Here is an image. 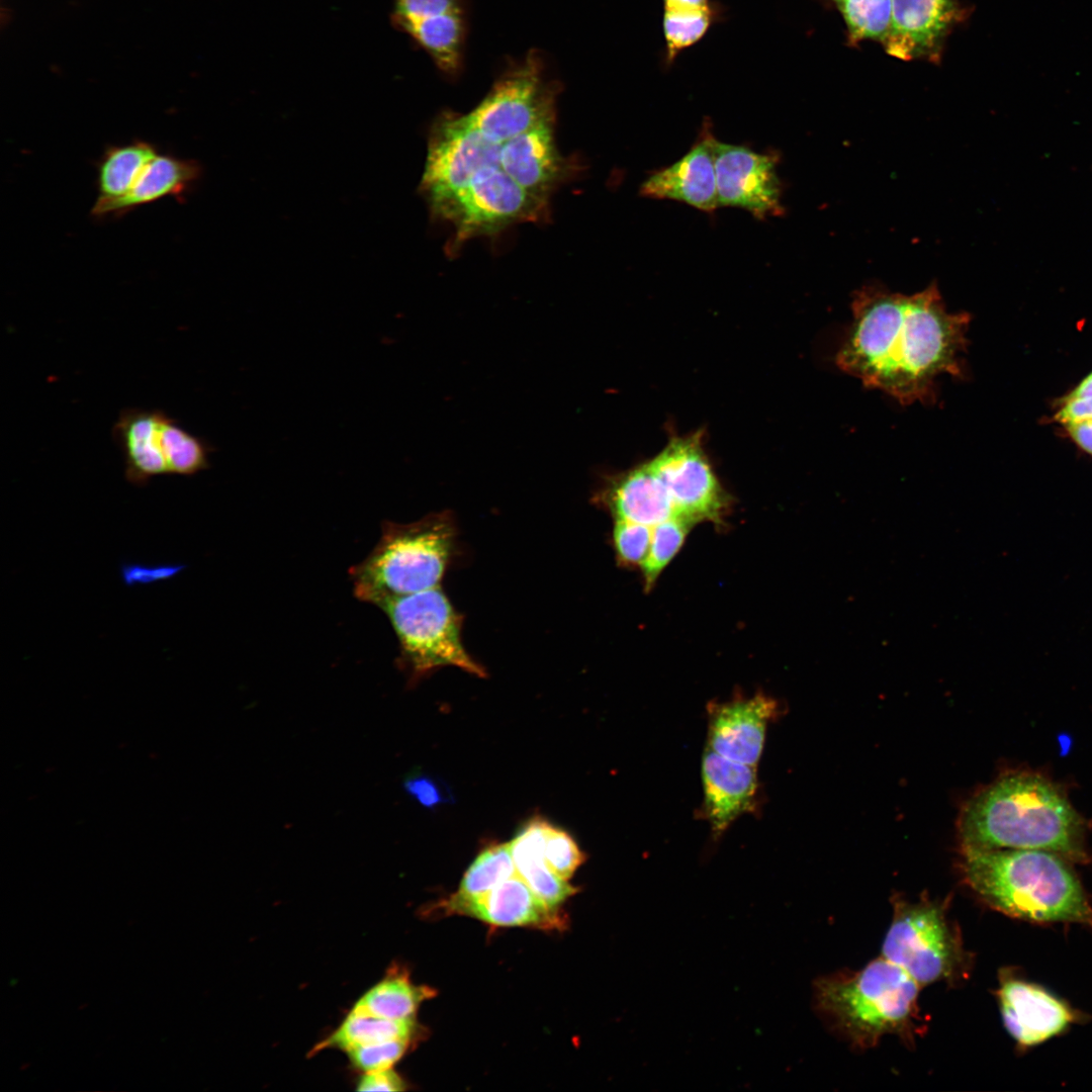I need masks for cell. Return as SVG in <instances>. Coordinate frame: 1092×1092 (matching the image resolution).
<instances>
[{
  "mask_svg": "<svg viewBox=\"0 0 1092 1092\" xmlns=\"http://www.w3.org/2000/svg\"><path fill=\"white\" fill-rule=\"evenodd\" d=\"M851 311L835 363L864 386L901 404L931 403L938 376L962 375L970 315L949 312L936 283L913 294L868 284Z\"/></svg>",
  "mask_w": 1092,
  "mask_h": 1092,
  "instance_id": "cell-1",
  "label": "cell"
},
{
  "mask_svg": "<svg viewBox=\"0 0 1092 1092\" xmlns=\"http://www.w3.org/2000/svg\"><path fill=\"white\" fill-rule=\"evenodd\" d=\"M959 831L963 848L1039 849L1084 860L1083 826L1064 795L1044 778L1004 776L964 807Z\"/></svg>",
  "mask_w": 1092,
  "mask_h": 1092,
  "instance_id": "cell-2",
  "label": "cell"
},
{
  "mask_svg": "<svg viewBox=\"0 0 1092 1092\" xmlns=\"http://www.w3.org/2000/svg\"><path fill=\"white\" fill-rule=\"evenodd\" d=\"M965 882L993 909L1032 922L1092 926V906L1062 856L1039 849L963 848Z\"/></svg>",
  "mask_w": 1092,
  "mask_h": 1092,
  "instance_id": "cell-3",
  "label": "cell"
},
{
  "mask_svg": "<svg viewBox=\"0 0 1092 1092\" xmlns=\"http://www.w3.org/2000/svg\"><path fill=\"white\" fill-rule=\"evenodd\" d=\"M455 537L453 518L445 512L408 524L384 522L376 545L349 569L355 597L379 608L391 599L439 586Z\"/></svg>",
  "mask_w": 1092,
  "mask_h": 1092,
  "instance_id": "cell-4",
  "label": "cell"
},
{
  "mask_svg": "<svg viewBox=\"0 0 1092 1092\" xmlns=\"http://www.w3.org/2000/svg\"><path fill=\"white\" fill-rule=\"evenodd\" d=\"M920 985L881 957L857 972L817 980V1010L851 1043L875 1045L888 1034H905L917 1013Z\"/></svg>",
  "mask_w": 1092,
  "mask_h": 1092,
  "instance_id": "cell-5",
  "label": "cell"
},
{
  "mask_svg": "<svg viewBox=\"0 0 1092 1092\" xmlns=\"http://www.w3.org/2000/svg\"><path fill=\"white\" fill-rule=\"evenodd\" d=\"M379 609L396 635L399 664L413 675L447 665L485 675L484 669L466 651L461 638V616L441 587L391 599Z\"/></svg>",
  "mask_w": 1092,
  "mask_h": 1092,
  "instance_id": "cell-6",
  "label": "cell"
},
{
  "mask_svg": "<svg viewBox=\"0 0 1092 1092\" xmlns=\"http://www.w3.org/2000/svg\"><path fill=\"white\" fill-rule=\"evenodd\" d=\"M112 439L123 454L125 479L136 486L162 474L191 476L206 470L214 450L160 408H123L112 427Z\"/></svg>",
  "mask_w": 1092,
  "mask_h": 1092,
  "instance_id": "cell-7",
  "label": "cell"
},
{
  "mask_svg": "<svg viewBox=\"0 0 1092 1092\" xmlns=\"http://www.w3.org/2000/svg\"><path fill=\"white\" fill-rule=\"evenodd\" d=\"M882 957L920 986L963 977L967 954L959 930L936 901H897Z\"/></svg>",
  "mask_w": 1092,
  "mask_h": 1092,
  "instance_id": "cell-8",
  "label": "cell"
},
{
  "mask_svg": "<svg viewBox=\"0 0 1092 1092\" xmlns=\"http://www.w3.org/2000/svg\"><path fill=\"white\" fill-rule=\"evenodd\" d=\"M702 435L672 437L648 465L665 488L678 517L694 524L719 521L727 509L723 490L704 451Z\"/></svg>",
  "mask_w": 1092,
  "mask_h": 1092,
  "instance_id": "cell-9",
  "label": "cell"
},
{
  "mask_svg": "<svg viewBox=\"0 0 1092 1092\" xmlns=\"http://www.w3.org/2000/svg\"><path fill=\"white\" fill-rule=\"evenodd\" d=\"M719 206H733L757 219L784 213L777 154H760L748 147L714 140Z\"/></svg>",
  "mask_w": 1092,
  "mask_h": 1092,
  "instance_id": "cell-10",
  "label": "cell"
},
{
  "mask_svg": "<svg viewBox=\"0 0 1092 1092\" xmlns=\"http://www.w3.org/2000/svg\"><path fill=\"white\" fill-rule=\"evenodd\" d=\"M964 16L960 0H892L891 27L883 47L900 60L936 64Z\"/></svg>",
  "mask_w": 1092,
  "mask_h": 1092,
  "instance_id": "cell-11",
  "label": "cell"
},
{
  "mask_svg": "<svg viewBox=\"0 0 1092 1092\" xmlns=\"http://www.w3.org/2000/svg\"><path fill=\"white\" fill-rule=\"evenodd\" d=\"M779 714L778 702L762 694L712 703L708 707V748L729 759L756 765L767 727Z\"/></svg>",
  "mask_w": 1092,
  "mask_h": 1092,
  "instance_id": "cell-12",
  "label": "cell"
},
{
  "mask_svg": "<svg viewBox=\"0 0 1092 1092\" xmlns=\"http://www.w3.org/2000/svg\"><path fill=\"white\" fill-rule=\"evenodd\" d=\"M714 140L711 127L705 124L688 153L642 182L640 195L674 200L701 211L714 212L719 207Z\"/></svg>",
  "mask_w": 1092,
  "mask_h": 1092,
  "instance_id": "cell-13",
  "label": "cell"
},
{
  "mask_svg": "<svg viewBox=\"0 0 1092 1092\" xmlns=\"http://www.w3.org/2000/svg\"><path fill=\"white\" fill-rule=\"evenodd\" d=\"M997 994L1006 1029L1024 1046L1061 1033L1076 1019L1065 1002L1024 980L1003 978Z\"/></svg>",
  "mask_w": 1092,
  "mask_h": 1092,
  "instance_id": "cell-14",
  "label": "cell"
},
{
  "mask_svg": "<svg viewBox=\"0 0 1092 1092\" xmlns=\"http://www.w3.org/2000/svg\"><path fill=\"white\" fill-rule=\"evenodd\" d=\"M704 815L712 833L721 836L741 815L756 805V765L724 757L707 748L702 760Z\"/></svg>",
  "mask_w": 1092,
  "mask_h": 1092,
  "instance_id": "cell-15",
  "label": "cell"
},
{
  "mask_svg": "<svg viewBox=\"0 0 1092 1092\" xmlns=\"http://www.w3.org/2000/svg\"><path fill=\"white\" fill-rule=\"evenodd\" d=\"M449 913L467 915L496 926L558 928L563 921L558 910L543 902L518 875L482 896L461 902L447 900Z\"/></svg>",
  "mask_w": 1092,
  "mask_h": 1092,
  "instance_id": "cell-16",
  "label": "cell"
},
{
  "mask_svg": "<svg viewBox=\"0 0 1092 1092\" xmlns=\"http://www.w3.org/2000/svg\"><path fill=\"white\" fill-rule=\"evenodd\" d=\"M598 499L616 520H627L650 527L678 517L660 480L648 463L607 477Z\"/></svg>",
  "mask_w": 1092,
  "mask_h": 1092,
  "instance_id": "cell-17",
  "label": "cell"
},
{
  "mask_svg": "<svg viewBox=\"0 0 1092 1092\" xmlns=\"http://www.w3.org/2000/svg\"><path fill=\"white\" fill-rule=\"evenodd\" d=\"M200 174L201 167L194 160L158 154L143 169L127 193L113 200H96L91 213L98 217L121 215L167 196L180 197L190 191Z\"/></svg>",
  "mask_w": 1092,
  "mask_h": 1092,
  "instance_id": "cell-18",
  "label": "cell"
},
{
  "mask_svg": "<svg viewBox=\"0 0 1092 1092\" xmlns=\"http://www.w3.org/2000/svg\"><path fill=\"white\" fill-rule=\"evenodd\" d=\"M547 821L532 818L510 842L516 873L548 906L557 909L576 893L567 880L559 877L548 864L545 853Z\"/></svg>",
  "mask_w": 1092,
  "mask_h": 1092,
  "instance_id": "cell-19",
  "label": "cell"
},
{
  "mask_svg": "<svg viewBox=\"0 0 1092 1092\" xmlns=\"http://www.w3.org/2000/svg\"><path fill=\"white\" fill-rule=\"evenodd\" d=\"M398 28L410 34L443 73L449 76L460 73L466 35L465 9L405 23Z\"/></svg>",
  "mask_w": 1092,
  "mask_h": 1092,
  "instance_id": "cell-20",
  "label": "cell"
},
{
  "mask_svg": "<svg viewBox=\"0 0 1092 1092\" xmlns=\"http://www.w3.org/2000/svg\"><path fill=\"white\" fill-rule=\"evenodd\" d=\"M417 1035L419 1026L415 1018L389 1019L354 1006L340 1026L318 1043L314 1051L333 1048L346 1052L354 1046L394 1039L414 1041Z\"/></svg>",
  "mask_w": 1092,
  "mask_h": 1092,
  "instance_id": "cell-21",
  "label": "cell"
},
{
  "mask_svg": "<svg viewBox=\"0 0 1092 1092\" xmlns=\"http://www.w3.org/2000/svg\"><path fill=\"white\" fill-rule=\"evenodd\" d=\"M724 12L725 7L715 0L707 6H663L661 65L670 68L679 54L702 40L722 20Z\"/></svg>",
  "mask_w": 1092,
  "mask_h": 1092,
  "instance_id": "cell-22",
  "label": "cell"
},
{
  "mask_svg": "<svg viewBox=\"0 0 1092 1092\" xmlns=\"http://www.w3.org/2000/svg\"><path fill=\"white\" fill-rule=\"evenodd\" d=\"M436 995L427 986L414 985L404 970L397 967L370 988L354 1005L371 1014L389 1019H412L421 1003Z\"/></svg>",
  "mask_w": 1092,
  "mask_h": 1092,
  "instance_id": "cell-23",
  "label": "cell"
},
{
  "mask_svg": "<svg viewBox=\"0 0 1092 1092\" xmlns=\"http://www.w3.org/2000/svg\"><path fill=\"white\" fill-rule=\"evenodd\" d=\"M157 155L156 147L145 141L108 147L98 163L97 200H113L127 193Z\"/></svg>",
  "mask_w": 1092,
  "mask_h": 1092,
  "instance_id": "cell-24",
  "label": "cell"
},
{
  "mask_svg": "<svg viewBox=\"0 0 1092 1092\" xmlns=\"http://www.w3.org/2000/svg\"><path fill=\"white\" fill-rule=\"evenodd\" d=\"M516 873L510 842L483 849L465 872L458 891L448 900L461 902L478 898Z\"/></svg>",
  "mask_w": 1092,
  "mask_h": 1092,
  "instance_id": "cell-25",
  "label": "cell"
},
{
  "mask_svg": "<svg viewBox=\"0 0 1092 1092\" xmlns=\"http://www.w3.org/2000/svg\"><path fill=\"white\" fill-rule=\"evenodd\" d=\"M847 27L851 43L887 38L892 21V0H832Z\"/></svg>",
  "mask_w": 1092,
  "mask_h": 1092,
  "instance_id": "cell-26",
  "label": "cell"
},
{
  "mask_svg": "<svg viewBox=\"0 0 1092 1092\" xmlns=\"http://www.w3.org/2000/svg\"><path fill=\"white\" fill-rule=\"evenodd\" d=\"M692 525L688 519L672 517L652 527L649 552L641 565L648 586L678 551Z\"/></svg>",
  "mask_w": 1092,
  "mask_h": 1092,
  "instance_id": "cell-27",
  "label": "cell"
},
{
  "mask_svg": "<svg viewBox=\"0 0 1092 1092\" xmlns=\"http://www.w3.org/2000/svg\"><path fill=\"white\" fill-rule=\"evenodd\" d=\"M544 853L549 867L564 880L570 879L584 861V854L573 838L549 822L545 828Z\"/></svg>",
  "mask_w": 1092,
  "mask_h": 1092,
  "instance_id": "cell-28",
  "label": "cell"
},
{
  "mask_svg": "<svg viewBox=\"0 0 1092 1092\" xmlns=\"http://www.w3.org/2000/svg\"><path fill=\"white\" fill-rule=\"evenodd\" d=\"M412 1043L413 1041L407 1039H394L354 1046L345 1053L354 1068L368 1073L391 1069L404 1056Z\"/></svg>",
  "mask_w": 1092,
  "mask_h": 1092,
  "instance_id": "cell-29",
  "label": "cell"
},
{
  "mask_svg": "<svg viewBox=\"0 0 1092 1092\" xmlns=\"http://www.w3.org/2000/svg\"><path fill=\"white\" fill-rule=\"evenodd\" d=\"M652 527L627 521L616 520L614 544L618 557L626 564H640L645 561L651 543Z\"/></svg>",
  "mask_w": 1092,
  "mask_h": 1092,
  "instance_id": "cell-30",
  "label": "cell"
},
{
  "mask_svg": "<svg viewBox=\"0 0 1092 1092\" xmlns=\"http://www.w3.org/2000/svg\"><path fill=\"white\" fill-rule=\"evenodd\" d=\"M465 9L463 0H394L392 21L399 26L435 15Z\"/></svg>",
  "mask_w": 1092,
  "mask_h": 1092,
  "instance_id": "cell-31",
  "label": "cell"
},
{
  "mask_svg": "<svg viewBox=\"0 0 1092 1092\" xmlns=\"http://www.w3.org/2000/svg\"><path fill=\"white\" fill-rule=\"evenodd\" d=\"M184 568L178 564L143 565L123 564L121 576L125 584L150 583L168 579Z\"/></svg>",
  "mask_w": 1092,
  "mask_h": 1092,
  "instance_id": "cell-32",
  "label": "cell"
},
{
  "mask_svg": "<svg viewBox=\"0 0 1092 1092\" xmlns=\"http://www.w3.org/2000/svg\"><path fill=\"white\" fill-rule=\"evenodd\" d=\"M404 790L427 808H435L446 801L444 790L435 780L424 775H412L404 781Z\"/></svg>",
  "mask_w": 1092,
  "mask_h": 1092,
  "instance_id": "cell-33",
  "label": "cell"
},
{
  "mask_svg": "<svg viewBox=\"0 0 1092 1092\" xmlns=\"http://www.w3.org/2000/svg\"><path fill=\"white\" fill-rule=\"evenodd\" d=\"M358 1091H403L404 1081L392 1069L364 1073L357 1083Z\"/></svg>",
  "mask_w": 1092,
  "mask_h": 1092,
  "instance_id": "cell-34",
  "label": "cell"
},
{
  "mask_svg": "<svg viewBox=\"0 0 1092 1092\" xmlns=\"http://www.w3.org/2000/svg\"><path fill=\"white\" fill-rule=\"evenodd\" d=\"M1056 418L1064 424L1092 420V397L1068 396Z\"/></svg>",
  "mask_w": 1092,
  "mask_h": 1092,
  "instance_id": "cell-35",
  "label": "cell"
},
{
  "mask_svg": "<svg viewBox=\"0 0 1092 1092\" xmlns=\"http://www.w3.org/2000/svg\"><path fill=\"white\" fill-rule=\"evenodd\" d=\"M1074 441L1085 451L1092 454V420L1065 424Z\"/></svg>",
  "mask_w": 1092,
  "mask_h": 1092,
  "instance_id": "cell-36",
  "label": "cell"
},
{
  "mask_svg": "<svg viewBox=\"0 0 1092 1092\" xmlns=\"http://www.w3.org/2000/svg\"><path fill=\"white\" fill-rule=\"evenodd\" d=\"M663 5H675V6H707L713 3L714 0H662Z\"/></svg>",
  "mask_w": 1092,
  "mask_h": 1092,
  "instance_id": "cell-37",
  "label": "cell"
}]
</instances>
